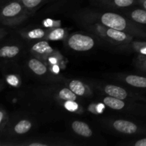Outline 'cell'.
<instances>
[{"mask_svg":"<svg viewBox=\"0 0 146 146\" xmlns=\"http://www.w3.org/2000/svg\"><path fill=\"white\" fill-rule=\"evenodd\" d=\"M66 31L62 28H56L52 30L49 34H48L47 38L51 41H57V40L62 39L64 37Z\"/></svg>","mask_w":146,"mask_h":146,"instance_id":"18","label":"cell"},{"mask_svg":"<svg viewBox=\"0 0 146 146\" xmlns=\"http://www.w3.org/2000/svg\"><path fill=\"white\" fill-rule=\"evenodd\" d=\"M19 53V48L17 46H4L0 49V56L2 58H10L17 56Z\"/></svg>","mask_w":146,"mask_h":146,"instance_id":"13","label":"cell"},{"mask_svg":"<svg viewBox=\"0 0 146 146\" xmlns=\"http://www.w3.org/2000/svg\"><path fill=\"white\" fill-rule=\"evenodd\" d=\"M67 44L74 51H87L92 49L95 45V41L90 36L82 34H74L69 36Z\"/></svg>","mask_w":146,"mask_h":146,"instance_id":"3","label":"cell"},{"mask_svg":"<svg viewBox=\"0 0 146 146\" xmlns=\"http://www.w3.org/2000/svg\"><path fill=\"white\" fill-rule=\"evenodd\" d=\"M103 102L106 106L115 111H122L126 108L127 104L124 102L123 100L114 98L112 96H107L103 99Z\"/></svg>","mask_w":146,"mask_h":146,"instance_id":"10","label":"cell"},{"mask_svg":"<svg viewBox=\"0 0 146 146\" xmlns=\"http://www.w3.org/2000/svg\"><path fill=\"white\" fill-rule=\"evenodd\" d=\"M138 1L141 4V5L142 6L143 8L145 9L146 10V0H138Z\"/></svg>","mask_w":146,"mask_h":146,"instance_id":"27","label":"cell"},{"mask_svg":"<svg viewBox=\"0 0 146 146\" xmlns=\"http://www.w3.org/2000/svg\"><path fill=\"white\" fill-rule=\"evenodd\" d=\"M58 96L60 99L66 101H75L77 99V95L74 94L69 88H63L59 91Z\"/></svg>","mask_w":146,"mask_h":146,"instance_id":"16","label":"cell"},{"mask_svg":"<svg viewBox=\"0 0 146 146\" xmlns=\"http://www.w3.org/2000/svg\"><path fill=\"white\" fill-rule=\"evenodd\" d=\"M21 3L25 8L32 9L38 7L43 0H21Z\"/></svg>","mask_w":146,"mask_h":146,"instance_id":"20","label":"cell"},{"mask_svg":"<svg viewBox=\"0 0 146 146\" xmlns=\"http://www.w3.org/2000/svg\"><path fill=\"white\" fill-rule=\"evenodd\" d=\"M71 127L74 132L80 136L89 138L93 135V131L89 125L86 123L80 121H74L71 124Z\"/></svg>","mask_w":146,"mask_h":146,"instance_id":"7","label":"cell"},{"mask_svg":"<svg viewBox=\"0 0 146 146\" xmlns=\"http://www.w3.org/2000/svg\"><path fill=\"white\" fill-rule=\"evenodd\" d=\"M53 48L46 41L37 42L31 47V52L36 56H47L52 53Z\"/></svg>","mask_w":146,"mask_h":146,"instance_id":"8","label":"cell"},{"mask_svg":"<svg viewBox=\"0 0 146 146\" xmlns=\"http://www.w3.org/2000/svg\"><path fill=\"white\" fill-rule=\"evenodd\" d=\"M124 81L135 88L146 89V77L138 75H128L123 78Z\"/></svg>","mask_w":146,"mask_h":146,"instance_id":"9","label":"cell"},{"mask_svg":"<svg viewBox=\"0 0 146 146\" xmlns=\"http://www.w3.org/2000/svg\"><path fill=\"white\" fill-rule=\"evenodd\" d=\"M21 4L19 1H12L2 9L1 20L4 24H14L23 18L24 9Z\"/></svg>","mask_w":146,"mask_h":146,"instance_id":"2","label":"cell"},{"mask_svg":"<svg viewBox=\"0 0 146 146\" xmlns=\"http://www.w3.org/2000/svg\"><path fill=\"white\" fill-rule=\"evenodd\" d=\"M138 66L142 71L146 72V56H139L138 60Z\"/></svg>","mask_w":146,"mask_h":146,"instance_id":"22","label":"cell"},{"mask_svg":"<svg viewBox=\"0 0 146 146\" xmlns=\"http://www.w3.org/2000/svg\"><path fill=\"white\" fill-rule=\"evenodd\" d=\"M28 66L37 76H43L47 73L46 65L38 58H31L28 62Z\"/></svg>","mask_w":146,"mask_h":146,"instance_id":"11","label":"cell"},{"mask_svg":"<svg viewBox=\"0 0 146 146\" xmlns=\"http://www.w3.org/2000/svg\"><path fill=\"white\" fill-rule=\"evenodd\" d=\"M104 34L107 38L115 42L126 43L132 40V36L128 33L108 27L104 29Z\"/></svg>","mask_w":146,"mask_h":146,"instance_id":"5","label":"cell"},{"mask_svg":"<svg viewBox=\"0 0 146 146\" xmlns=\"http://www.w3.org/2000/svg\"><path fill=\"white\" fill-rule=\"evenodd\" d=\"M104 91L109 96L119 98L121 100H125L129 97H131V95L128 94L126 90L124 89L122 87L115 85L108 84V85L105 86L104 88Z\"/></svg>","mask_w":146,"mask_h":146,"instance_id":"6","label":"cell"},{"mask_svg":"<svg viewBox=\"0 0 146 146\" xmlns=\"http://www.w3.org/2000/svg\"><path fill=\"white\" fill-rule=\"evenodd\" d=\"M66 108L71 111H74L77 109L78 106L77 104L74 103V101H67L65 104Z\"/></svg>","mask_w":146,"mask_h":146,"instance_id":"23","label":"cell"},{"mask_svg":"<svg viewBox=\"0 0 146 146\" xmlns=\"http://www.w3.org/2000/svg\"><path fill=\"white\" fill-rule=\"evenodd\" d=\"M112 4L121 8H125L132 6L138 0H111Z\"/></svg>","mask_w":146,"mask_h":146,"instance_id":"19","label":"cell"},{"mask_svg":"<svg viewBox=\"0 0 146 146\" xmlns=\"http://www.w3.org/2000/svg\"><path fill=\"white\" fill-rule=\"evenodd\" d=\"M130 17L135 22L146 25V10L145 9H136L130 13Z\"/></svg>","mask_w":146,"mask_h":146,"instance_id":"14","label":"cell"},{"mask_svg":"<svg viewBox=\"0 0 146 146\" xmlns=\"http://www.w3.org/2000/svg\"><path fill=\"white\" fill-rule=\"evenodd\" d=\"M46 31L42 29H34L27 31L26 36L29 39H41L45 36Z\"/></svg>","mask_w":146,"mask_h":146,"instance_id":"17","label":"cell"},{"mask_svg":"<svg viewBox=\"0 0 146 146\" xmlns=\"http://www.w3.org/2000/svg\"><path fill=\"white\" fill-rule=\"evenodd\" d=\"M7 81H8V82L10 84H11L13 86H17V84H18V80L14 76H9V78H7Z\"/></svg>","mask_w":146,"mask_h":146,"instance_id":"24","label":"cell"},{"mask_svg":"<svg viewBox=\"0 0 146 146\" xmlns=\"http://www.w3.org/2000/svg\"><path fill=\"white\" fill-rule=\"evenodd\" d=\"M98 22L108 28L125 31L141 38H146V29L133 24L123 16L115 13L106 12L100 14Z\"/></svg>","mask_w":146,"mask_h":146,"instance_id":"1","label":"cell"},{"mask_svg":"<svg viewBox=\"0 0 146 146\" xmlns=\"http://www.w3.org/2000/svg\"><path fill=\"white\" fill-rule=\"evenodd\" d=\"M31 127H32V124L29 121L21 120L16 124L14 130L16 133L21 135V134H25L29 132L31 130Z\"/></svg>","mask_w":146,"mask_h":146,"instance_id":"15","label":"cell"},{"mask_svg":"<svg viewBox=\"0 0 146 146\" xmlns=\"http://www.w3.org/2000/svg\"><path fill=\"white\" fill-rule=\"evenodd\" d=\"M135 48L141 55L146 56V42L137 43L135 45Z\"/></svg>","mask_w":146,"mask_h":146,"instance_id":"21","label":"cell"},{"mask_svg":"<svg viewBox=\"0 0 146 146\" xmlns=\"http://www.w3.org/2000/svg\"><path fill=\"white\" fill-rule=\"evenodd\" d=\"M68 88L77 96H83L87 94V87L83 82L78 80H72L68 84Z\"/></svg>","mask_w":146,"mask_h":146,"instance_id":"12","label":"cell"},{"mask_svg":"<svg viewBox=\"0 0 146 146\" xmlns=\"http://www.w3.org/2000/svg\"><path fill=\"white\" fill-rule=\"evenodd\" d=\"M133 145L135 146H146V138L138 140V141L134 143Z\"/></svg>","mask_w":146,"mask_h":146,"instance_id":"25","label":"cell"},{"mask_svg":"<svg viewBox=\"0 0 146 146\" xmlns=\"http://www.w3.org/2000/svg\"><path fill=\"white\" fill-rule=\"evenodd\" d=\"M29 146H46L48 144L46 143H32L29 144Z\"/></svg>","mask_w":146,"mask_h":146,"instance_id":"26","label":"cell"},{"mask_svg":"<svg viewBox=\"0 0 146 146\" xmlns=\"http://www.w3.org/2000/svg\"><path fill=\"white\" fill-rule=\"evenodd\" d=\"M112 126L118 132L127 135H133L138 132L146 133V128H141L135 123L126 120H115L112 123Z\"/></svg>","mask_w":146,"mask_h":146,"instance_id":"4","label":"cell"}]
</instances>
